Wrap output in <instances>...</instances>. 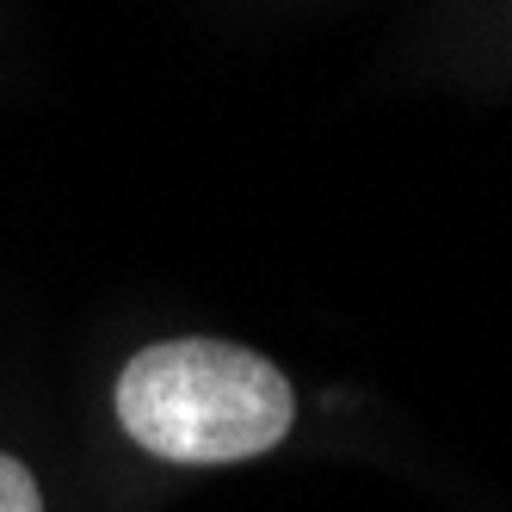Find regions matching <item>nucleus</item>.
<instances>
[{
  "mask_svg": "<svg viewBox=\"0 0 512 512\" xmlns=\"http://www.w3.org/2000/svg\"><path fill=\"white\" fill-rule=\"evenodd\" d=\"M118 420L167 463H241L272 451L297 420V395L272 358L229 340L142 346L118 377Z\"/></svg>",
  "mask_w": 512,
  "mask_h": 512,
  "instance_id": "f257e3e1",
  "label": "nucleus"
},
{
  "mask_svg": "<svg viewBox=\"0 0 512 512\" xmlns=\"http://www.w3.org/2000/svg\"><path fill=\"white\" fill-rule=\"evenodd\" d=\"M0 512H44V494L31 482V469L7 451H0Z\"/></svg>",
  "mask_w": 512,
  "mask_h": 512,
  "instance_id": "f03ea898",
  "label": "nucleus"
}]
</instances>
